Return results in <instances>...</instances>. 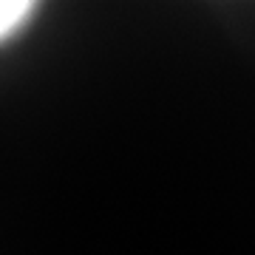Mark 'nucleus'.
<instances>
[{"label":"nucleus","mask_w":255,"mask_h":255,"mask_svg":"<svg viewBox=\"0 0 255 255\" xmlns=\"http://www.w3.org/2000/svg\"><path fill=\"white\" fill-rule=\"evenodd\" d=\"M37 6L26 0H0V40H6L11 31H17Z\"/></svg>","instance_id":"f257e3e1"}]
</instances>
